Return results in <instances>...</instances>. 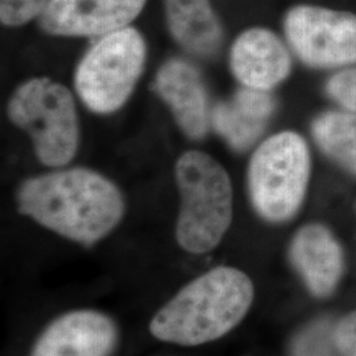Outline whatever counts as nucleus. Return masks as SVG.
I'll list each match as a JSON object with an SVG mask.
<instances>
[{
    "instance_id": "f257e3e1",
    "label": "nucleus",
    "mask_w": 356,
    "mask_h": 356,
    "mask_svg": "<svg viewBox=\"0 0 356 356\" xmlns=\"http://www.w3.org/2000/svg\"><path fill=\"white\" fill-rule=\"evenodd\" d=\"M17 211L72 242L91 247L120 223L126 204L111 179L89 168H64L26 178Z\"/></svg>"
},
{
    "instance_id": "f03ea898",
    "label": "nucleus",
    "mask_w": 356,
    "mask_h": 356,
    "mask_svg": "<svg viewBox=\"0 0 356 356\" xmlns=\"http://www.w3.org/2000/svg\"><path fill=\"white\" fill-rule=\"evenodd\" d=\"M254 296V284L243 270L213 268L178 291L154 314L149 330L156 339L168 343H209L242 322Z\"/></svg>"
},
{
    "instance_id": "7ed1b4c3",
    "label": "nucleus",
    "mask_w": 356,
    "mask_h": 356,
    "mask_svg": "<svg viewBox=\"0 0 356 356\" xmlns=\"http://www.w3.org/2000/svg\"><path fill=\"white\" fill-rule=\"evenodd\" d=\"M175 178L181 197L177 243L191 254L210 252L225 238L234 216L229 173L209 153L188 151L178 157Z\"/></svg>"
},
{
    "instance_id": "20e7f679",
    "label": "nucleus",
    "mask_w": 356,
    "mask_h": 356,
    "mask_svg": "<svg viewBox=\"0 0 356 356\" xmlns=\"http://www.w3.org/2000/svg\"><path fill=\"white\" fill-rule=\"evenodd\" d=\"M312 178V153L302 135L277 132L254 149L247 189L254 211L269 223H285L300 211Z\"/></svg>"
},
{
    "instance_id": "39448f33",
    "label": "nucleus",
    "mask_w": 356,
    "mask_h": 356,
    "mask_svg": "<svg viewBox=\"0 0 356 356\" xmlns=\"http://www.w3.org/2000/svg\"><path fill=\"white\" fill-rule=\"evenodd\" d=\"M7 115L31 138L44 165L64 168L79 147V120L70 90L47 76L19 85L7 104Z\"/></svg>"
},
{
    "instance_id": "423d86ee",
    "label": "nucleus",
    "mask_w": 356,
    "mask_h": 356,
    "mask_svg": "<svg viewBox=\"0 0 356 356\" xmlns=\"http://www.w3.org/2000/svg\"><path fill=\"white\" fill-rule=\"evenodd\" d=\"M145 57V38L132 26L97 38L76 66L78 97L95 114L118 111L134 92Z\"/></svg>"
},
{
    "instance_id": "0eeeda50",
    "label": "nucleus",
    "mask_w": 356,
    "mask_h": 356,
    "mask_svg": "<svg viewBox=\"0 0 356 356\" xmlns=\"http://www.w3.org/2000/svg\"><path fill=\"white\" fill-rule=\"evenodd\" d=\"M282 31L293 54L310 69L356 66V13L297 4L284 15Z\"/></svg>"
},
{
    "instance_id": "6e6552de",
    "label": "nucleus",
    "mask_w": 356,
    "mask_h": 356,
    "mask_svg": "<svg viewBox=\"0 0 356 356\" xmlns=\"http://www.w3.org/2000/svg\"><path fill=\"white\" fill-rule=\"evenodd\" d=\"M148 0H53L40 28L60 38H102L131 26Z\"/></svg>"
},
{
    "instance_id": "1a4fd4ad",
    "label": "nucleus",
    "mask_w": 356,
    "mask_h": 356,
    "mask_svg": "<svg viewBox=\"0 0 356 356\" xmlns=\"http://www.w3.org/2000/svg\"><path fill=\"white\" fill-rule=\"evenodd\" d=\"M152 90L165 103L182 134L202 140L211 128L209 90L202 73L184 58H170L157 70Z\"/></svg>"
},
{
    "instance_id": "9d476101",
    "label": "nucleus",
    "mask_w": 356,
    "mask_h": 356,
    "mask_svg": "<svg viewBox=\"0 0 356 356\" xmlns=\"http://www.w3.org/2000/svg\"><path fill=\"white\" fill-rule=\"evenodd\" d=\"M229 64L243 88L272 91L291 76L292 51L273 31L252 26L231 44Z\"/></svg>"
},
{
    "instance_id": "9b49d317",
    "label": "nucleus",
    "mask_w": 356,
    "mask_h": 356,
    "mask_svg": "<svg viewBox=\"0 0 356 356\" xmlns=\"http://www.w3.org/2000/svg\"><path fill=\"white\" fill-rule=\"evenodd\" d=\"M116 341L113 319L95 310H76L54 319L40 334L31 356H108Z\"/></svg>"
},
{
    "instance_id": "f8f14e48",
    "label": "nucleus",
    "mask_w": 356,
    "mask_h": 356,
    "mask_svg": "<svg viewBox=\"0 0 356 356\" xmlns=\"http://www.w3.org/2000/svg\"><path fill=\"white\" fill-rule=\"evenodd\" d=\"M289 259L307 289L321 298L334 293L343 276V248L322 223H307L293 235Z\"/></svg>"
},
{
    "instance_id": "ddd939ff",
    "label": "nucleus",
    "mask_w": 356,
    "mask_h": 356,
    "mask_svg": "<svg viewBox=\"0 0 356 356\" xmlns=\"http://www.w3.org/2000/svg\"><path fill=\"white\" fill-rule=\"evenodd\" d=\"M276 99L270 91L242 88L211 110V128L235 151L252 147L263 135Z\"/></svg>"
},
{
    "instance_id": "4468645a",
    "label": "nucleus",
    "mask_w": 356,
    "mask_h": 356,
    "mask_svg": "<svg viewBox=\"0 0 356 356\" xmlns=\"http://www.w3.org/2000/svg\"><path fill=\"white\" fill-rule=\"evenodd\" d=\"M165 23L178 45L198 58H214L225 40L222 22L211 0H164Z\"/></svg>"
},
{
    "instance_id": "2eb2a0df",
    "label": "nucleus",
    "mask_w": 356,
    "mask_h": 356,
    "mask_svg": "<svg viewBox=\"0 0 356 356\" xmlns=\"http://www.w3.org/2000/svg\"><path fill=\"white\" fill-rule=\"evenodd\" d=\"M310 134L319 152L356 176V114L341 108L322 111L312 120Z\"/></svg>"
},
{
    "instance_id": "dca6fc26",
    "label": "nucleus",
    "mask_w": 356,
    "mask_h": 356,
    "mask_svg": "<svg viewBox=\"0 0 356 356\" xmlns=\"http://www.w3.org/2000/svg\"><path fill=\"white\" fill-rule=\"evenodd\" d=\"M292 356H341L327 325L314 323L294 339Z\"/></svg>"
},
{
    "instance_id": "f3484780",
    "label": "nucleus",
    "mask_w": 356,
    "mask_h": 356,
    "mask_svg": "<svg viewBox=\"0 0 356 356\" xmlns=\"http://www.w3.org/2000/svg\"><path fill=\"white\" fill-rule=\"evenodd\" d=\"M325 94L338 108L356 114V66L331 74L325 83Z\"/></svg>"
},
{
    "instance_id": "a211bd4d",
    "label": "nucleus",
    "mask_w": 356,
    "mask_h": 356,
    "mask_svg": "<svg viewBox=\"0 0 356 356\" xmlns=\"http://www.w3.org/2000/svg\"><path fill=\"white\" fill-rule=\"evenodd\" d=\"M53 0H0V22L4 26H22L40 19Z\"/></svg>"
},
{
    "instance_id": "6ab92c4d",
    "label": "nucleus",
    "mask_w": 356,
    "mask_h": 356,
    "mask_svg": "<svg viewBox=\"0 0 356 356\" xmlns=\"http://www.w3.org/2000/svg\"><path fill=\"white\" fill-rule=\"evenodd\" d=\"M334 343L341 356H356V310L338 321L332 329Z\"/></svg>"
}]
</instances>
